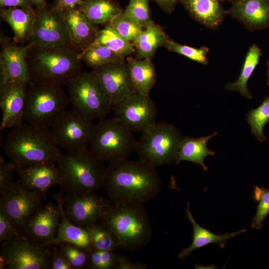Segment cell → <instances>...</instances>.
<instances>
[{"label":"cell","instance_id":"1","mask_svg":"<svg viewBox=\"0 0 269 269\" xmlns=\"http://www.w3.org/2000/svg\"><path fill=\"white\" fill-rule=\"evenodd\" d=\"M161 185L156 167L126 158L106 167L103 187L113 203L144 204L158 195Z\"/></svg>","mask_w":269,"mask_h":269},{"label":"cell","instance_id":"2","mask_svg":"<svg viewBox=\"0 0 269 269\" xmlns=\"http://www.w3.org/2000/svg\"><path fill=\"white\" fill-rule=\"evenodd\" d=\"M4 151L15 165L16 170L37 163H56L62 153L50 129L26 123L8 132Z\"/></svg>","mask_w":269,"mask_h":269},{"label":"cell","instance_id":"3","mask_svg":"<svg viewBox=\"0 0 269 269\" xmlns=\"http://www.w3.org/2000/svg\"><path fill=\"white\" fill-rule=\"evenodd\" d=\"M30 44L26 60L32 81L61 85L81 72L80 52L71 45Z\"/></svg>","mask_w":269,"mask_h":269},{"label":"cell","instance_id":"4","mask_svg":"<svg viewBox=\"0 0 269 269\" xmlns=\"http://www.w3.org/2000/svg\"><path fill=\"white\" fill-rule=\"evenodd\" d=\"M57 163L62 174V193L95 192L103 187L106 167L89 148L61 153Z\"/></svg>","mask_w":269,"mask_h":269},{"label":"cell","instance_id":"5","mask_svg":"<svg viewBox=\"0 0 269 269\" xmlns=\"http://www.w3.org/2000/svg\"><path fill=\"white\" fill-rule=\"evenodd\" d=\"M101 221L114 232L125 250L135 251L150 241V220L143 204L113 203Z\"/></svg>","mask_w":269,"mask_h":269},{"label":"cell","instance_id":"6","mask_svg":"<svg viewBox=\"0 0 269 269\" xmlns=\"http://www.w3.org/2000/svg\"><path fill=\"white\" fill-rule=\"evenodd\" d=\"M69 103L61 85L31 81L27 87L24 121L51 129Z\"/></svg>","mask_w":269,"mask_h":269},{"label":"cell","instance_id":"7","mask_svg":"<svg viewBox=\"0 0 269 269\" xmlns=\"http://www.w3.org/2000/svg\"><path fill=\"white\" fill-rule=\"evenodd\" d=\"M181 131L166 121L155 122L141 133L135 150L138 159L156 167L175 162L183 139Z\"/></svg>","mask_w":269,"mask_h":269},{"label":"cell","instance_id":"8","mask_svg":"<svg viewBox=\"0 0 269 269\" xmlns=\"http://www.w3.org/2000/svg\"><path fill=\"white\" fill-rule=\"evenodd\" d=\"M72 110L93 121L104 119L112 109L111 100L92 71L80 72L67 83Z\"/></svg>","mask_w":269,"mask_h":269},{"label":"cell","instance_id":"9","mask_svg":"<svg viewBox=\"0 0 269 269\" xmlns=\"http://www.w3.org/2000/svg\"><path fill=\"white\" fill-rule=\"evenodd\" d=\"M136 141L133 132L114 117L94 124L89 146L98 158L111 163L128 158Z\"/></svg>","mask_w":269,"mask_h":269},{"label":"cell","instance_id":"10","mask_svg":"<svg viewBox=\"0 0 269 269\" xmlns=\"http://www.w3.org/2000/svg\"><path fill=\"white\" fill-rule=\"evenodd\" d=\"M24 234L0 243V269H50L52 246Z\"/></svg>","mask_w":269,"mask_h":269},{"label":"cell","instance_id":"11","mask_svg":"<svg viewBox=\"0 0 269 269\" xmlns=\"http://www.w3.org/2000/svg\"><path fill=\"white\" fill-rule=\"evenodd\" d=\"M44 195L26 189L18 179L0 196V211L22 231L30 218L44 204Z\"/></svg>","mask_w":269,"mask_h":269},{"label":"cell","instance_id":"12","mask_svg":"<svg viewBox=\"0 0 269 269\" xmlns=\"http://www.w3.org/2000/svg\"><path fill=\"white\" fill-rule=\"evenodd\" d=\"M35 12L29 43L39 47L71 45L64 11L47 4Z\"/></svg>","mask_w":269,"mask_h":269},{"label":"cell","instance_id":"13","mask_svg":"<svg viewBox=\"0 0 269 269\" xmlns=\"http://www.w3.org/2000/svg\"><path fill=\"white\" fill-rule=\"evenodd\" d=\"M94 124L73 110H66L51 128L57 145L67 152L88 148Z\"/></svg>","mask_w":269,"mask_h":269},{"label":"cell","instance_id":"14","mask_svg":"<svg viewBox=\"0 0 269 269\" xmlns=\"http://www.w3.org/2000/svg\"><path fill=\"white\" fill-rule=\"evenodd\" d=\"M63 203L68 220L83 228L101 221L113 205L111 200L95 192L66 194Z\"/></svg>","mask_w":269,"mask_h":269},{"label":"cell","instance_id":"15","mask_svg":"<svg viewBox=\"0 0 269 269\" xmlns=\"http://www.w3.org/2000/svg\"><path fill=\"white\" fill-rule=\"evenodd\" d=\"M115 117L132 132L141 133L156 122L158 109L149 96L134 92L112 107Z\"/></svg>","mask_w":269,"mask_h":269},{"label":"cell","instance_id":"16","mask_svg":"<svg viewBox=\"0 0 269 269\" xmlns=\"http://www.w3.org/2000/svg\"><path fill=\"white\" fill-rule=\"evenodd\" d=\"M0 44V85L10 81L29 85L32 79L26 58L30 44L19 46L16 42L4 38H1Z\"/></svg>","mask_w":269,"mask_h":269},{"label":"cell","instance_id":"17","mask_svg":"<svg viewBox=\"0 0 269 269\" xmlns=\"http://www.w3.org/2000/svg\"><path fill=\"white\" fill-rule=\"evenodd\" d=\"M27 85L17 81L0 85V107L2 117L0 130L19 126L24 123Z\"/></svg>","mask_w":269,"mask_h":269},{"label":"cell","instance_id":"18","mask_svg":"<svg viewBox=\"0 0 269 269\" xmlns=\"http://www.w3.org/2000/svg\"><path fill=\"white\" fill-rule=\"evenodd\" d=\"M93 71L110 97L113 106L135 91L125 60L106 64Z\"/></svg>","mask_w":269,"mask_h":269},{"label":"cell","instance_id":"19","mask_svg":"<svg viewBox=\"0 0 269 269\" xmlns=\"http://www.w3.org/2000/svg\"><path fill=\"white\" fill-rule=\"evenodd\" d=\"M62 218L61 211L52 202L43 204L28 220L24 234L45 244H57V232Z\"/></svg>","mask_w":269,"mask_h":269},{"label":"cell","instance_id":"20","mask_svg":"<svg viewBox=\"0 0 269 269\" xmlns=\"http://www.w3.org/2000/svg\"><path fill=\"white\" fill-rule=\"evenodd\" d=\"M228 11L248 29L256 30L269 27V0H231Z\"/></svg>","mask_w":269,"mask_h":269},{"label":"cell","instance_id":"21","mask_svg":"<svg viewBox=\"0 0 269 269\" xmlns=\"http://www.w3.org/2000/svg\"><path fill=\"white\" fill-rule=\"evenodd\" d=\"M22 186L26 189L45 193L55 184H60L62 174L54 163H42L16 170Z\"/></svg>","mask_w":269,"mask_h":269},{"label":"cell","instance_id":"22","mask_svg":"<svg viewBox=\"0 0 269 269\" xmlns=\"http://www.w3.org/2000/svg\"><path fill=\"white\" fill-rule=\"evenodd\" d=\"M72 46L81 53L96 39L99 30L79 6L64 11Z\"/></svg>","mask_w":269,"mask_h":269},{"label":"cell","instance_id":"23","mask_svg":"<svg viewBox=\"0 0 269 269\" xmlns=\"http://www.w3.org/2000/svg\"><path fill=\"white\" fill-rule=\"evenodd\" d=\"M31 4L23 6L2 7L0 16L11 27L16 43L29 40L35 17Z\"/></svg>","mask_w":269,"mask_h":269},{"label":"cell","instance_id":"24","mask_svg":"<svg viewBox=\"0 0 269 269\" xmlns=\"http://www.w3.org/2000/svg\"><path fill=\"white\" fill-rule=\"evenodd\" d=\"M185 211L187 218L192 226L193 240L189 247L183 249L179 253L178 257L180 259L185 258L194 251L209 244L219 243L223 248L226 242L246 231V229H244L223 235L215 234L197 223L192 214L189 202L187 203Z\"/></svg>","mask_w":269,"mask_h":269},{"label":"cell","instance_id":"25","mask_svg":"<svg viewBox=\"0 0 269 269\" xmlns=\"http://www.w3.org/2000/svg\"><path fill=\"white\" fill-rule=\"evenodd\" d=\"M197 21L211 28L218 27L227 11L219 0H179Z\"/></svg>","mask_w":269,"mask_h":269},{"label":"cell","instance_id":"26","mask_svg":"<svg viewBox=\"0 0 269 269\" xmlns=\"http://www.w3.org/2000/svg\"><path fill=\"white\" fill-rule=\"evenodd\" d=\"M217 133L216 132L208 136L198 138L184 136L178 150L175 163L178 164L182 161H188L199 165L204 171H207L208 167L204 163L205 158L215 154L213 150L208 147L207 142Z\"/></svg>","mask_w":269,"mask_h":269},{"label":"cell","instance_id":"27","mask_svg":"<svg viewBox=\"0 0 269 269\" xmlns=\"http://www.w3.org/2000/svg\"><path fill=\"white\" fill-rule=\"evenodd\" d=\"M53 197L62 213L61 220L56 237L57 244L61 242L69 243L83 247L91 252L92 248L87 229L72 224L67 218L64 212L61 192L54 195Z\"/></svg>","mask_w":269,"mask_h":269},{"label":"cell","instance_id":"28","mask_svg":"<svg viewBox=\"0 0 269 269\" xmlns=\"http://www.w3.org/2000/svg\"><path fill=\"white\" fill-rule=\"evenodd\" d=\"M127 65L135 91L149 96L156 80L154 64L148 58H127Z\"/></svg>","mask_w":269,"mask_h":269},{"label":"cell","instance_id":"29","mask_svg":"<svg viewBox=\"0 0 269 269\" xmlns=\"http://www.w3.org/2000/svg\"><path fill=\"white\" fill-rule=\"evenodd\" d=\"M167 36L162 29L152 21L132 42L136 51V58L151 59L157 49L163 46Z\"/></svg>","mask_w":269,"mask_h":269},{"label":"cell","instance_id":"30","mask_svg":"<svg viewBox=\"0 0 269 269\" xmlns=\"http://www.w3.org/2000/svg\"><path fill=\"white\" fill-rule=\"evenodd\" d=\"M78 6L96 25L109 23L124 10L115 0H85Z\"/></svg>","mask_w":269,"mask_h":269},{"label":"cell","instance_id":"31","mask_svg":"<svg viewBox=\"0 0 269 269\" xmlns=\"http://www.w3.org/2000/svg\"><path fill=\"white\" fill-rule=\"evenodd\" d=\"M261 55V48L255 43L252 45L245 57L240 76L235 82L227 83L226 89L238 91L245 97L252 99L253 96L247 88V83L258 64Z\"/></svg>","mask_w":269,"mask_h":269},{"label":"cell","instance_id":"32","mask_svg":"<svg viewBox=\"0 0 269 269\" xmlns=\"http://www.w3.org/2000/svg\"><path fill=\"white\" fill-rule=\"evenodd\" d=\"M95 40L105 45L123 59L135 51L132 42L122 36L109 23L104 28L99 30Z\"/></svg>","mask_w":269,"mask_h":269},{"label":"cell","instance_id":"33","mask_svg":"<svg viewBox=\"0 0 269 269\" xmlns=\"http://www.w3.org/2000/svg\"><path fill=\"white\" fill-rule=\"evenodd\" d=\"M86 228L90 235L92 250L115 251L121 248L116 235L102 221L90 225Z\"/></svg>","mask_w":269,"mask_h":269},{"label":"cell","instance_id":"34","mask_svg":"<svg viewBox=\"0 0 269 269\" xmlns=\"http://www.w3.org/2000/svg\"><path fill=\"white\" fill-rule=\"evenodd\" d=\"M80 58L81 61L93 69L106 64L125 59L96 40L80 53Z\"/></svg>","mask_w":269,"mask_h":269},{"label":"cell","instance_id":"35","mask_svg":"<svg viewBox=\"0 0 269 269\" xmlns=\"http://www.w3.org/2000/svg\"><path fill=\"white\" fill-rule=\"evenodd\" d=\"M246 120L249 124L251 133L260 141L266 139L264 133L265 125L269 122V96L265 98L261 104L247 114Z\"/></svg>","mask_w":269,"mask_h":269},{"label":"cell","instance_id":"36","mask_svg":"<svg viewBox=\"0 0 269 269\" xmlns=\"http://www.w3.org/2000/svg\"><path fill=\"white\" fill-rule=\"evenodd\" d=\"M57 245L61 255L72 269H89L90 251L67 242L59 243Z\"/></svg>","mask_w":269,"mask_h":269},{"label":"cell","instance_id":"37","mask_svg":"<svg viewBox=\"0 0 269 269\" xmlns=\"http://www.w3.org/2000/svg\"><path fill=\"white\" fill-rule=\"evenodd\" d=\"M163 46L170 52L182 55L202 64L206 65L208 63L207 54L209 49L207 47L195 48L181 44L168 36L165 39Z\"/></svg>","mask_w":269,"mask_h":269},{"label":"cell","instance_id":"38","mask_svg":"<svg viewBox=\"0 0 269 269\" xmlns=\"http://www.w3.org/2000/svg\"><path fill=\"white\" fill-rule=\"evenodd\" d=\"M122 36L132 42L144 27L136 20L123 11L109 23Z\"/></svg>","mask_w":269,"mask_h":269},{"label":"cell","instance_id":"39","mask_svg":"<svg viewBox=\"0 0 269 269\" xmlns=\"http://www.w3.org/2000/svg\"><path fill=\"white\" fill-rule=\"evenodd\" d=\"M254 199L259 201L255 216L252 218L251 227L260 230L265 218L269 214V188L255 187Z\"/></svg>","mask_w":269,"mask_h":269},{"label":"cell","instance_id":"40","mask_svg":"<svg viewBox=\"0 0 269 269\" xmlns=\"http://www.w3.org/2000/svg\"><path fill=\"white\" fill-rule=\"evenodd\" d=\"M119 255L114 251L92 250L90 252L89 269H114L118 264Z\"/></svg>","mask_w":269,"mask_h":269},{"label":"cell","instance_id":"41","mask_svg":"<svg viewBox=\"0 0 269 269\" xmlns=\"http://www.w3.org/2000/svg\"><path fill=\"white\" fill-rule=\"evenodd\" d=\"M150 0H129V3L124 11L145 27L152 21L149 9Z\"/></svg>","mask_w":269,"mask_h":269},{"label":"cell","instance_id":"42","mask_svg":"<svg viewBox=\"0 0 269 269\" xmlns=\"http://www.w3.org/2000/svg\"><path fill=\"white\" fill-rule=\"evenodd\" d=\"M16 170L15 165L12 162H5L0 157V194L2 196L14 181L13 171Z\"/></svg>","mask_w":269,"mask_h":269},{"label":"cell","instance_id":"43","mask_svg":"<svg viewBox=\"0 0 269 269\" xmlns=\"http://www.w3.org/2000/svg\"><path fill=\"white\" fill-rule=\"evenodd\" d=\"M21 231L16 228L4 213L0 211V242L10 240L18 236Z\"/></svg>","mask_w":269,"mask_h":269},{"label":"cell","instance_id":"44","mask_svg":"<svg viewBox=\"0 0 269 269\" xmlns=\"http://www.w3.org/2000/svg\"><path fill=\"white\" fill-rule=\"evenodd\" d=\"M50 269H72L61 255L57 244L52 246Z\"/></svg>","mask_w":269,"mask_h":269},{"label":"cell","instance_id":"45","mask_svg":"<svg viewBox=\"0 0 269 269\" xmlns=\"http://www.w3.org/2000/svg\"><path fill=\"white\" fill-rule=\"evenodd\" d=\"M147 266L144 264L133 262L127 257L119 255L117 269H146Z\"/></svg>","mask_w":269,"mask_h":269},{"label":"cell","instance_id":"46","mask_svg":"<svg viewBox=\"0 0 269 269\" xmlns=\"http://www.w3.org/2000/svg\"><path fill=\"white\" fill-rule=\"evenodd\" d=\"M85 0H54L52 4L56 8L64 11L79 6Z\"/></svg>","mask_w":269,"mask_h":269},{"label":"cell","instance_id":"47","mask_svg":"<svg viewBox=\"0 0 269 269\" xmlns=\"http://www.w3.org/2000/svg\"><path fill=\"white\" fill-rule=\"evenodd\" d=\"M156 2L166 13H171L175 9L176 2L179 0H151Z\"/></svg>","mask_w":269,"mask_h":269},{"label":"cell","instance_id":"48","mask_svg":"<svg viewBox=\"0 0 269 269\" xmlns=\"http://www.w3.org/2000/svg\"><path fill=\"white\" fill-rule=\"evenodd\" d=\"M30 4L28 0H0L1 7L23 6Z\"/></svg>","mask_w":269,"mask_h":269},{"label":"cell","instance_id":"49","mask_svg":"<svg viewBox=\"0 0 269 269\" xmlns=\"http://www.w3.org/2000/svg\"><path fill=\"white\" fill-rule=\"evenodd\" d=\"M32 5L35 6V9L44 7L47 5L46 0H28Z\"/></svg>","mask_w":269,"mask_h":269},{"label":"cell","instance_id":"50","mask_svg":"<svg viewBox=\"0 0 269 269\" xmlns=\"http://www.w3.org/2000/svg\"><path fill=\"white\" fill-rule=\"evenodd\" d=\"M267 84L269 86V59L267 62Z\"/></svg>","mask_w":269,"mask_h":269},{"label":"cell","instance_id":"51","mask_svg":"<svg viewBox=\"0 0 269 269\" xmlns=\"http://www.w3.org/2000/svg\"><path fill=\"white\" fill-rule=\"evenodd\" d=\"M220 1H225V0H219Z\"/></svg>","mask_w":269,"mask_h":269}]
</instances>
